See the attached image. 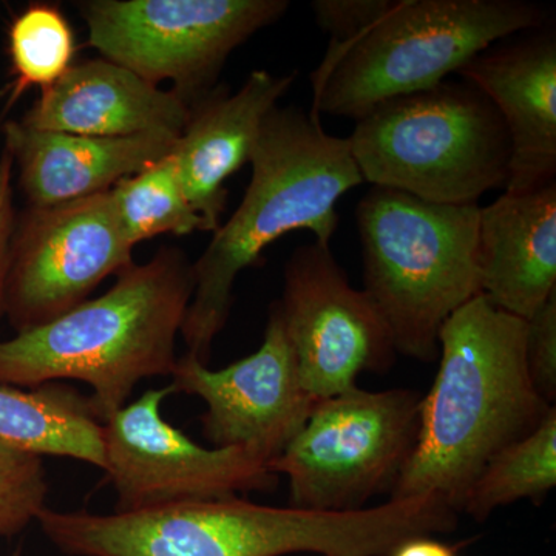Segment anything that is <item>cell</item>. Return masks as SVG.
I'll list each match as a JSON object with an SVG mask.
<instances>
[{
    "instance_id": "1",
    "label": "cell",
    "mask_w": 556,
    "mask_h": 556,
    "mask_svg": "<svg viewBox=\"0 0 556 556\" xmlns=\"http://www.w3.org/2000/svg\"><path fill=\"white\" fill-rule=\"evenodd\" d=\"M527 321L479 294L439 332V369L420 399L415 447L390 500L441 496L457 514L493 456L540 426L555 405L538 394Z\"/></svg>"
},
{
    "instance_id": "2",
    "label": "cell",
    "mask_w": 556,
    "mask_h": 556,
    "mask_svg": "<svg viewBox=\"0 0 556 556\" xmlns=\"http://www.w3.org/2000/svg\"><path fill=\"white\" fill-rule=\"evenodd\" d=\"M249 164L251 181L240 206L192 263L195 287L179 334L186 353L204 365L228 324L240 274L294 230H309L329 244L340 199L364 182L348 138L327 134L318 116L295 105L269 113Z\"/></svg>"
},
{
    "instance_id": "3",
    "label": "cell",
    "mask_w": 556,
    "mask_h": 556,
    "mask_svg": "<svg viewBox=\"0 0 556 556\" xmlns=\"http://www.w3.org/2000/svg\"><path fill=\"white\" fill-rule=\"evenodd\" d=\"M193 287L185 252L161 248L148 263L119 273L101 298L0 340V383L38 388L79 380L93 390L91 407L105 422L141 380L174 371Z\"/></svg>"
},
{
    "instance_id": "4",
    "label": "cell",
    "mask_w": 556,
    "mask_h": 556,
    "mask_svg": "<svg viewBox=\"0 0 556 556\" xmlns=\"http://www.w3.org/2000/svg\"><path fill=\"white\" fill-rule=\"evenodd\" d=\"M36 522L68 556H378L383 540L372 508L314 511L240 497L105 515L46 507Z\"/></svg>"
},
{
    "instance_id": "5",
    "label": "cell",
    "mask_w": 556,
    "mask_h": 556,
    "mask_svg": "<svg viewBox=\"0 0 556 556\" xmlns=\"http://www.w3.org/2000/svg\"><path fill=\"white\" fill-rule=\"evenodd\" d=\"M547 11L525 0H394L353 42L329 43L313 73V115L358 121L393 98L431 89Z\"/></svg>"
},
{
    "instance_id": "6",
    "label": "cell",
    "mask_w": 556,
    "mask_h": 556,
    "mask_svg": "<svg viewBox=\"0 0 556 556\" xmlns=\"http://www.w3.org/2000/svg\"><path fill=\"white\" fill-rule=\"evenodd\" d=\"M479 208L430 203L378 186L358 201L364 291L397 353L437 361L442 325L481 294Z\"/></svg>"
},
{
    "instance_id": "7",
    "label": "cell",
    "mask_w": 556,
    "mask_h": 556,
    "mask_svg": "<svg viewBox=\"0 0 556 556\" xmlns=\"http://www.w3.org/2000/svg\"><path fill=\"white\" fill-rule=\"evenodd\" d=\"M348 142L364 182L430 203L478 204L510 177L506 124L466 80L382 102L356 121Z\"/></svg>"
},
{
    "instance_id": "8",
    "label": "cell",
    "mask_w": 556,
    "mask_h": 556,
    "mask_svg": "<svg viewBox=\"0 0 556 556\" xmlns=\"http://www.w3.org/2000/svg\"><path fill=\"white\" fill-rule=\"evenodd\" d=\"M420 394L357 386L316 402L302 430L269 464L289 482V507L357 511L393 490L415 447Z\"/></svg>"
},
{
    "instance_id": "9",
    "label": "cell",
    "mask_w": 556,
    "mask_h": 556,
    "mask_svg": "<svg viewBox=\"0 0 556 556\" xmlns=\"http://www.w3.org/2000/svg\"><path fill=\"white\" fill-rule=\"evenodd\" d=\"M104 60L190 102L215 83L233 50L289 10L287 0H90L79 3Z\"/></svg>"
},
{
    "instance_id": "10",
    "label": "cell",
    "mask_w": 556,
    "mask_h": 556,
    "mask_svg": "<svg viewBox=\"0 0 556 556\" xmlns=\"http://www.w3.org/2000/svg\"><path fill=\"white\" fill-rule=\"evenodd\" d=\"M170 383L146 391L102 422L104 468L116 492L115 511L229 500L277 485L262 460L239 448H206L170 426L161 405Z\"/></svg>"
},
{
    "instance_id": "11",
    "label": "cell",
    "mask_w": 556,
    "mask_h": 556,
    "mask_svg": "<svg viewBox=\"0 0 556 556\" xmlns=\"http://www.w3.org/2000/svg\"><path fill=\"white\" fill-rule=\"evenodd\" d=\"M109 192L16 218L5 316L16 332L42 327L89 300L105 278L134 265Z\"/></svg>"
},
{
    "instance_id": "12",
    "label": "cell",
    "mask_w": 556,
    "mask_h": 556,
    "mask_svg": "<svg viewBox=\"0 0 556 556\" xmlns=\"http://www.w3.org/2000/svg\"><path fill=\"white\" fill-rule=\"evenodd\" d=\"M303 390L314 402L356 387L362 372L396 361L390 328L364 289L351 287L329 244L292 252L278 300Z\"/></svg>"
},
{
    "instance_id": "13",
    "label": "cell",
    "mask_w": 556,
    "mask_h": 556,
    "mask_svg": "<svg viewBox=\"0 0 556 556\" xmlns=\"http://www.w3.org/2000/svg\"><path fill=\"white\" fill-rule=\"evenodd\" d=\"M174 393L206 402L203 434L217 448H239L269 466L302 430L316 402L303 390L278 302L270 305L263 342L251 356L222 369L178 357Z\"/></svg>"
},
{
    "instance_id": "14",
    "label": "cell",
    "mask_w": 556,
    "mask_h": 556,
    "mask_svg": "<svg viewBox=\"0 0 556 556\" xmlns=\"http://www.w3.org/2000/svg\"><path fill=\"white\" fill-rule=\"evenodd\" d=\"M489 98L510 138L506 192L556 182V38L554 31L490 47L456 73Z\"/></svg>"
},
{
    "instance_id": "15",
    "label": "cell",
    "mask_w": 556,
    "mask_h": 556,
    "mask_svg": "<svg viewBox=\"0 0 556 556\" xmlns=\"http://www.w3.org/2000/svg\"><path fill=\"white\" fill-rule=\"evenodd\" d=\"M294 80V73L277 76L255 70L236 93L215 89L192 105L174 156L186 199L204 230L215 232L222 226L226 181L249 164L263 124Z\"/></svg>"
},
{
    "instance_id": "16",
    "label": "cell",
    "mask_w": 556,
    "mask_h": 556,
    "mask_svg": "<svg viewBox=\"0 0 556 556\" xmlns=\"http://www.w3.org/2000/svg\"><path fill=\"white\" fill-rule=\"evenodd\" d=\"M192 104L108 60L72 65L20 121L36 130L93 138L179 137Z\"/></svg>"
},
{
    "instance_id": "17",
    "label": "cell",
    "mask_w": 556,
    "mask_h": 556,
    "mask_svg": "<svg viewBox=\"0 0 556 556\" xmlns=\"http://www.w3.org/2000/svg\"><path fill=\"white\" fill-rule=\"evenodd\" d=\"M7 152L20 170L28 206L47 207L109 192L124 178L170 155L179 137L167 134L93 138L36 130L9 121Z\"/></svg>"
},
{
    "instance_id": "18",
    "label": "cell",
    "mask_w": 556,
    "mask_h": 556,
    "mask_svg": "<svg viewBox=\"0 0 556 556\" xmlns=\"http://www.w3.org/2000/svg\"><path fill=\"white\" fill-rule=\"evenodd\" d=\"M481 294L529 320L556 292V182L479 208Z\"/></svg>"
},
{
    "instance_id": "19",
    "label": "cell",
    "mask_w": 556,
    "mask_h": 556,
    "mask_svg": "<svg viewBox=\"0 0 556 556\" xmlns=\"http://www.w3.org/2000/svg\"><path fill=\"white\" fill-rule=\"evenodd\" d=\"M0 442L40 457H72L104 468L101 420L90 397L64 383L28 390L0 383Z\"/></svg>"
},
{
    "instance_id": "20",
    "label": "cell",
    "mask_w": 556,
    "mask_h": 556,
    "mask_svg": "<svg viewBox=\"0 0 556 556\" xmlns=\"http://www.w3.org/2000/svg\"><path fill=\"white\" fill-rule=\"evenodd\" d=\"M556 485V407L525 438L501 450L481 471L463 511L484 521L496 508L530 497L538 501Z\"/></svg>"
},
{
    "instance_id": "21",
    "label": "cell",
    "mask_w": 556,
    "mask_h": 556,
    "mask_svg": "<svg viewBox=\"0 0 556 556\" xmlns=\"http://www.w3.org/2000/svg\"><path fill=\"white\" fill-rule=\"evenodd\" d=\"M110 197L131 248L161 233L189 236L204 230L203 219L186 199L174 152L124 178L110 189Z\"/></svg>"
},
{
    "instance_id": "22",
    "label": "cell",
    "mask_w": 556,
    "mask_h": 556,
    "mask_svg": "<svg viewBox=\"0 0 556 556\" xmlns=\"http://www.w3.org/2000/svg\"><path fill=\"white\" fill-rule=\"evenodd\" d=\"M75 36L60 9L46 3L28 7L10 28V56L14 80L10 102L25 90H46L72 67Z\"/></svg>"
},
{
    "instance_id": "23",
    "label": "cell",
    "mask_w": 556,
    "mask_h": 556,
    "mask_svg": "<svg viewBox=\"0 0 556 556\" xmlns=\"http://www.w3.org/2000/svg\"><path fill=\"white\" fill-rule=\"evenodd\" d=\"M47 495L42 457L0 442V538L17 535L38 521Z\"/></svg>"
},
{
    "instance_id": "24",
    "label": "cell",
    "mask_w": 556,
    "mask_h": 556,
    "mask_svg": "<svg viewBox=\"0 0 556 556\" xmlns=\"http://www.w3.org/2000/svg\"><path fill=\"white\" fill-rule=\"evenodd\" d=\"M527 368L541 397L556 401V292L527 320Z\"/></svg>"
},
{
    "instance_id": "25",
    "label": "cell",
    "mask_w": 556,
    "mask_h": 556,
    "mask_svg": "<svg viewBox=\"0 0 556 556\" xmlns=\"http://www.w3.org/2000/svg\"><path fill=\"white\" fill-rule=\"evenodd\" d=\"M394 0H314V22L329 35V43L353 42L386 16Z\"/></svg>"
},
{
    "instance_id": "26",
    "label": "cell",
    "mask_w": 556,
    "mask_h": 556,
    "mask_svg": "<svg viewBox=\"0 0 556 556\" xmlns=\"http://www.w3.org/2000/svg\"><path fill=\"white\" fill-rule=\"evenodd\" d=\"M13 159L7 150L0 155V317L5 316V289L9 278L11 241L16 229L13 206Z\"/></svg>"
},
{
    "instance_id": "27",
    "label": "cell",
    "mask_w": 556,
    "mask_h": 556,
    "mask_svg": "<svg viewBox=\"0 0 556 556\" xmlns=\"http://www.w3.org/2000/svg\"><path fill=\"white\" fill-rule=\"evenodd\" d=\"M390 556H456L455 551L431 536L413 538Z\"/></svg>"
},
{
    "instance_id": "28",
    "label": "cell",
    "mask_w": 556,
    "mask_h": 556,
    "mask_svg": "<svg viewBox=\"0 0 556 556\" xmlns=\"http://www.w3.org/2000/svg\"><path fill=\"white\" fill-rule=\"evenodd\" d=\"M13 556H22L21 551L14 552Z\"/></svg>"
}]
</instances>
